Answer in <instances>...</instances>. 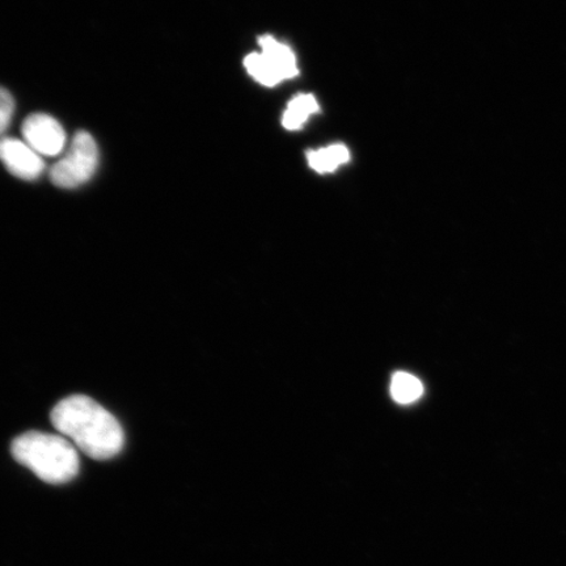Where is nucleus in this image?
Returning a JSON list of instances; mask_svg holds the SVG:
<instances>
[{"label": "nucleus", "mask_w": 566, "mask_h": 566, "mask_svg": "<svg viewBox=\"0 0 566 566\" xmlns=\"http://www.w3.org/2000/svg\"><path fill=\"white\" fill-rule=\"evenodd\" d=\"M51 419L63 437L92 459H111L124 448L122 424L88 396L63 399L52 410Z\"/></svg>", "instance_id": "obj_1"}, {"label": "nucleus", "mask_w": 566, "mask_h": 566, "mask_svg": "<svg viewBox=\"0 0 566 566\" xmlns=\"http://www.w3.org/2000/svg\"><path fill=\"white\" fill-rule=\"evenodd\" d=\"M17 462L49 484H65L80 472V457L66 437L30 431L12 443Z\"/></svg>", "instance_id": "obj_2"}, {"label": "nucleus", "mask_w": 566, "mask_h": 566, "mask_svg": "<svg viewBox=\"0 0 566 566\" xmlns=\"http://www.w3.org/2000/svg\"><path fill=\"white\" fill-rule=\"evenodd\" d=\"M98 148L87 132L75 134L67 154L52 168L54 186L74 189L92 179L98 167Z\"/></svg>", "instance_id": "obj_3"}, {"label": "nucleus", "mask_w": 566, "mask_h": 566, "mask_svg": "<svg viewBox=\"0 0 566 566\" xmlns=\"http://www.w3.org/2000/svg\"><path fill=\"white\" fill-rule=\"evenodd\" d=\"M24 139L33 150L44 157H56L66 145V133L52 116L35 113L21 127Z\"/></svg>", "instance_id": "obj_4"}, {"label": "nucleus", "mask_w": 566, "mask_h": 566, "mask_svg": "<svg viewBox=\"0 0 566 566\" xmlns=\"http://www.w3.org/2000/svg\"><path fill=\"white\" fill-rule=\"evenodd\" d=\"M0 161L13 176L23 180H35L45 169L41 155L27 142L15 138L0 139Z\"/></svg>", "instance_id": "obj_5"}, {"label": "nucleus", "mask_w": 566, "mask_h": 566, "mask_svg": "<svg viewBox=\"0 0 566 566\" xmlns=\"http://www.w3.org/2000/svg\"><path fill=\"white\" fill-rule=\"evenodd\" d=\"M260 45L263 48V54L266 59L271 60L274 66L279 69L283 81L298 75L294 53L287 46L280 44L271 35L260 38Z\"/></svg>", "instance_id": "obj_6"}, {"label": "nucleus", "mask_w": 566, "mask_h": 566, "mask_svg": "<svg viewBox=\"0 0 566 566\" xmlns=\"http://www.w3.org/2000/svg\"><path fill=\"white\" fill-rule=\"evenodd\" d=\"M310 166L318 174L334 172L339 165L349 160V151L343 145L322 148L318 151H310Z\"/></svg>", "instance_id": "obj_7"}, {"label": "nucleus", "mask_w": 566, "mask_h": 566, "mask_svg": "<svg viewBox=\"0 0 566 566\" xmlns=\"http://www.w3.org/2000/svg\"><path fill=\"white\" fill-rule=\"evenodd\" d=\"M423 394V386L419 378L408 373H396L391 381V396L399 405H410L419 400Z\"/></svg>", "instance_id": "obj_8"}, {"label": "nucleus", "mask_w": 566, "mask_h": 566, "mask_svg": "<svg viewBox=\"0 0 566 566\" xmlns=\"http://www.w3.org/2000/svg\"><path fill=\"white\" fill-rule=\"evenodd\" d=\"M244 65L254 80L264 84V86L273 87L283 81L282 75L274 63L266 59L264 54L252 53L247 56Z\"/></svg>", "instance_id": "obj_9"}, {"label": "nucleus", "mask_w": 566, "mask_h": 566, "mask_svg": "<svg viewBox=\"0 0 566 566\" xmlns=\"http://www.w3.org/2000/svg\"><path fill=\"white\" fill-rule=\"evenodd\" d=\"M318 111L317 102L314 96L311 95H300L294 98L292 103L289 104V108L283 115V126L289 130H296L306 123V119L313 113Z\"/></svg>", "instance_id": "obj_10"}, {"label": "nucleus", "mask_w": 566, "mask_h": 566, "mask_svg": "<svg viewBox=\"0 0 566 566\" xmlns=\"http://www.w3.org/2000/svg\"><path fill=\"white\" fill-rule=\"evenodd\" d=\"M13 112H15V101L9 91L0 87V136L10 126Z\"/></svg>", "instance_id": "obj_11"}]
</instances>
